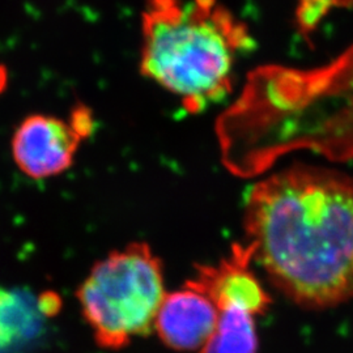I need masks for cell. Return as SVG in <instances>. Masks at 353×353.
I'll list each match as a JSON object with an SVG mask.
<instances>
[{
    "label": "cell",
    "mask_w": 353,
    "mask_h": 353,
    "mask_svg": "<svg viewBox=\"0 0 353 353\" xmlns=\"http://www.w3.org/2000/svg\"><path fill=\"white\" fill-rule=\"evenodd\" d=\"M252 262V245L237 242L216 265H195L194 276L185 283L207 294L214 306L237 303L256 316H265L272 297L254 272Z\"/></svg>",
    "instance_id": "5b68a950"
},
{
    "label": "cell",
    "mask_w": 353,
    "mask_h": 353,
    "mask_svg": "<svg viewBox=\"0 0 353 353\" xmlns=\"http://www.w3.org/2000/svg\"><path fill=\"white\" fill-rule=\"evenodd\" d=\"M243 229L254 262L290 301L327 310L353 300V179L297 165L254 185Z\"/></svg>",
    "instance_id": "6da1fadb"
},
{
    "label": "cell",
    "mask_w": 353,
    "mask_h": 353,
    "mask_svg": "<svg viewBox=\"0 0 353 353\" xmlns=\"http://www.w3.org/2000/svg\"><path fill=\"white\" fill-rule=\"evenodd\" d=\"M217 309L201 290L183 284L166 292L153 330L166 348L174 352H198L214 334Z\"/></svg>",
    "instance_id": "8992f818"
},
{
    "label": "cell",
    "mask_w": 353,
    "mask_h": 353,
    "mask_svg": "<svg viewBox=\"0 0 353 353\" xmlns=\"http://www.w3.org/2000/svg\"><path fill=\"white\" fill-rule=\"evenodd\" d=\"M165 294L163 261L147 242L109 252L76 290L96 344L108 351H121L150 335Z\"/></svg>",
    "instance_id": "3957f363"
},
{
    "label": "cell",
    "mask_w": 353,
    "mask_h": 353,
    "mask_svg": "<svg viewBox=\"0 0 353 353\" xmlns=\"http://www.w3.org/2000/svg\"><path fill=\"white\" fill-rule=\"evenodd\" d=\"M351 7L353 0H297L296 23L303 34H310L332 11Z\"/></svg>",
    "instance_id": "9c48e42d"
},
{
    "label": "cell",
    "mask_w": 353,
    "mask_h": 353,
    "mask_svg": "<svg viewBox=\"0 0 353 353\" xmlns=\"http://www.w3.org/2000/svg\"><path fill=\"white\" fill-rule=\"evenodd\" d=\"M37 303L39 312L43 316H55L62 307V301L59 296L55 294L54 292L42 293L37 299Z\"/></svg>",
    "instance_id": "30bf717a"
},
{
    "label": "cell",
    "mask_w": 353,
    "mask_h": 353,
    "mask_svg": "<svg viewBox=\"0 0 353 353\" xmlns=\"http://www.w3.org/2000/svg\"><path fill=\"white\" fill-rule=\"evenodd\" d=\"M252 42L220 0H145L140 74L201 113L230 93L236 63Z\"/></svg>",
    "instance_id": "7a4b0ae2"
},
{
    "label": "cell",
    "mask_w": 353,
    "mask_h": 353,
    "mask_svg": "<svg viewBox=\"0 0 353 353\" xmlns=\"http://www.w3.org/2000/svg\"><path fill=\"white\" fill-rule=\"evenodd\" d=\"M256 318L240 305L217 307L214 334L196 353H259Z\"/></svg>",
    "instance_id": "52a82bcc"
},
{
    "label": "cell",
    "mask_w": 353,
    "mask_h": 353,
    "mask_svg": "<svg viewBox=\"0 0 353 353\" xmlns=\"http://www.w3.org/2000/svg\"><path fill=\"white\" fill-rule=\"evenodd\" d=\"M84 141L87 139L68 115L32 113L13 131L11 156L20 173L33 181H45L68 172Z\"/></svg>",
    "instance_id": "277c9868"
},
{
    "label": "cell",
    "mask_w": 353,
    "mask_h": 353,
    "mask_svg": "<svg viewBox=\"0 0 353 353\" xmlns=\"http://www.w3.org/2000/svg\"><path fill=\"white\" fill-rule=\"evenodd\" d=\"M10 83V71L4 64L0 63V96L8 88Z\"/></svg>",
    "instance_id": "8fae6325"
},
{
    "label": "cell",
    "mask_w": 353,
    "mask_h": 353,
    "mask_svg": "<svg viewBox=\"0 0 353 353\" xmlns=\"http://www.w3.org/2000/svg\"><path fill=\"white\" fill-rule=\"evenodd\" d=\"M42 318L37 300L26 292L0 287V350L33 338Z\"/></svg>",
    "instance_id": "ba28073f"
}]
</instances>
